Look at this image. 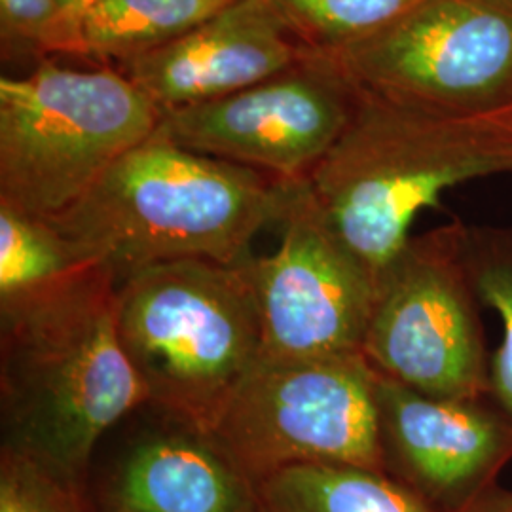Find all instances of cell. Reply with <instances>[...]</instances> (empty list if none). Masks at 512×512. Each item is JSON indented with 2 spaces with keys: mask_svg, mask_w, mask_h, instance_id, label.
I'll list each match as a JSON object with an SVG mask.
<instances>
[{
  "mask_svg": "<svg viewBox=\"0 0 512 512\" xmlns=\"http://www.w3.org/2000/svg\"><path fill=\"white\" fill-rule=\"evenodd\" d=\"M118 283L93 266L0 315V450L86 484L95 448L148 406L116 327Z\"/></svg>",
  "mask_w": 512,
  "mask_h": 512,
  "instance_id": "obj_1",
  "label": "cell"
},
{
  "mask_svg": "<svg viewBox=\"0 0 512 512\" xmlns=\"http://www.w3.org/2000/svg\"><path fill=\"white\" fill-rule=\"evenodd\" d=\"M296 186L188 150L156 129L50 220L120 285L175 260L245 264L256 236L285 217Z\"/></svg>",
  "mask_w": 512,
  "mask_h": 512,
  "instance_id": "obj_2",
  "label": "cell"
},
{
  "mask_svg": "<svg viewBox=\"0 0 512 512\" xmlns=\"http://www.w3.org/2000/svg\"><path fill=\"white\" fill-rule=\"evenodd\" d=\"M512 175V110L461 116L359 86L348 126L310 177L332 228L376 281L448 188Z\"/></svg>",
  "mask_w": 512,
  "mask_h": 512,
  "instance_id": "obj_3",
  "label": "cell"
},
{
  "mask_svg": "<svg viewBox=\"0 0 512 512\" xmlns=\"http://www.w3.org/2000/svg\"><path fill=\"white\" fill-rule=\"evenodd\" d=\"M116 327L148 406L202 435L262 355L245 264L175 260L137 272L118 285Z\"/></svg>",
  "mask_w": 512,
  "mask_h": 512,
  "instance_id": "obj_4",
  "label": "cell"
},
{
  "mask_svg": "<svg viewBox=\"0 0 512 512\" xmlns=\"http://www.w3.org/2000/svg\"><path fill=\"white\" fill-rule=\"evenodd\" d=\"M162 112L110 65L74 69L44 59L0 78V203L55 217L80 200Z\"/></svg>",
  "mask_w": 512,
  "mask_h": 512,
  "instance_id": "obj_5",
  "label": "cell"
},
{
  "mask_svg": "<svg viewBox=\"0 0 512 512\" xmlns=\"http://www.w3.org/2000/svg\"><path fill=\"white\" fill-rule=\"evenodd\" d=\"M207 437L256 484L304 463L385 471L376 372L363 353H262Z\"/></svg>",
  "mask_w": 512,
  "mask_h": 512,
  "instance_id": "obj_6",
  "label": "cell"
},
{
  "mask_svg": "<svg viewBox=\"0 0 512 512\" xmlns=\"http://www.w3.org/2000/svg\"><path fill=\"white\" fill-rule=\"evenodd\" d=\"M454 220L406 241L384 274L361 353L380 376L429 397H492L486 334Z\"/></svg>",
  "mask_w": 512,
  "mask_h": 512,
  "instance_id": "obj_7",
  "label": "cell"
},
{
  "mask_svg": "<svg viewBox=\"0 0 512 512\" xmlns=\"http://www.w3.org/2000/svg\"><path fill=\"white\" fill-rule=\"evenodd\" d=\"M334 57L361 88L423 109L512 110V10L495 0H420Z\"/></svg>",
  "mask_w": 512,
  "mask_h": 512,
  "instance_id": "obj_8",
  "label": "cell"
},
{
  "mask_svg": "<svg viewBox=\"0 0 512 512\" xmlns=\"http://www.w3.org/2000/svg\"><path fill=\"white\" fill-rule=\"evenodd\" d=\"M357 99L359 84L334 55L306 52L245 90L164 112L158 129L188 150L302 184L348 126Z\"/></svg>",
  "mask_w": 512,
  "mask_h": 512,
  "instance_id": "obj_9",
  "label": "cell"
},
{
  "mask_svg": "<svg viewBox=\"0 0 512 512\" xmlns=\"http://www.w3.org/2000/svg\"><path fill=\"white\" fill-rule=\"evenodd\" d=\"M279 228L275 251L245 262L260 313L262 353H361L378 281L332 228L310 183L296 186Z\"/></svg>",
  "mask_w": 512,
  "mask_h": 512,
  "instance_id": "obj_10",
  "label": "cell"
},
{
  "mask_svg": "<svg viewBox=\"0 0 512 512\" xmlns=\"http://www.w3.org/2000/svg\"><path fill=\"white\" fill-rule=\"evenodd\" d=\"M385 471L440 512H469L512 458V421L494 399L454 401L376 374Z\"/></svg>",
  "mask_w": 512,
  "mask_h": 512,
  "instance_id": "obj_11",
  "label": "cell"
},
{
  "mask_svg": "<svg viewBox=\"0 0 512 512\" xmlns=\"http://www.w3.org/2000/svg\"><path fill=\"white\" fill-rule=\"evenodd\" d=\"M306 52L268 0H234L183 37L116 69L164 114L245 90Z\"/></svg>",
  "mask_w": 512,
  "mask_h": 512,
  "instance_id": "obj_12",
  "label": "cell"
},
{
  "mask_svg": "<svg viewBox=\"0 0 512 512\" xmlns=\"http://www.w3.org/2000/svg\"><path fill=\"white\" fill-rule=\"evenodd\" d=\"M103 512H266L258 484L211 437L171 423L135 440L112 471Z\"/></svg>",
  "mask_w": 512,
  "mask_h": 512,
  "instance_id": "obj_13",
  "label": "cell"
},
{
  "mask_svg": "<svg viewBox=\"0 0 512 512\" xmlns=\"http://www.w3.org/2000/svg\"><path fill=\"white\" fill-rule=\"evenodd\" d=\"M266 512H440L387 471L304 463L258 482Z\"/></svg>",
  "mask_w": 512,
  "mask_h": 512,
  "instance_id": "obj_14",
  "label": "cell"
},
{
  "mask_svg": "<svg viewBox=\"0 0 512 512\" xmlns=\"http://www.w3.org/2000/svg\"><path fill=\"white\" fill-rule=\"evenodd\" d=\"M93 266L52 220L0 203V315L54 293Z\"/></svg>",
  "mask_w": 512,
  "mask_h": 512,
  "instance_id": "obj_15",
  "label": "cell"
},
{
  "mask_svg": "<svg viewBox=\"0 0 512 512\" xmlns=\"http://www.w3.org/2000/svg\"><path fill=\"white\" fill-rule=\"evenodd\" d=\"M234 0H105L82 29L78 57L122 67L183 37Z\"/></svg>",
  "mask_w": 512,
  "mask_h": 512,
  "instance_id": "obj_16",
  "label": "cell"
},
{
  "mask_svg": "<svg viewBox=\"0 0 512 512\" xmlns=\"http://www.w3.org/2000/svg\"><path fill=\"white\" fill-rule=\"evenodd\" d=\"M420 0H268L306 50L336 55L374 37Z\"/></svg>",
  "mask_w": 512,
  "mask_h": 512,
  "instance_id": "obj_17",
  "label": "cell"
},
{
  "mask_svg": "<svg viewBox=\"0 0 512 512\" xmlns=\"http://www.w3.org/2000/svg\"><path fill=\"white\" fill-rule=\"evenodd\" d=\"M465 260L482 304L497 311L501 346L492 355L494 403L512 421V226H469L463 232Z\"/></svg>",
  "mask_w": 512,
  "mask_h": 512,
  "instance_id": "obj_18",
  "label": "cell"
},
{
  "mask_svg": "<svg viewBox=\"0 0 512 512\" xmlns=\"http://www.w3.org/2000/svg\"><path fill=\"white\" fill-rule=\"evenodd\" d=\"M0 512H99L86 484L57 475L38 461L0 450Z\"/></svg>",
  "mask_w": 512,
  "mask_h": 512,
  "instance_id": "obj_19",
  "label": "cell"
},
{
  "mask_svg": "<svg viewBox=\"0 0 512 512\" xmlns=\"http://www.w3.org/2000/svg\"><path fill=\"white\" fill-rule=\"evenodd\" d=\"M57 23L55 0H0L2 59H54Z\"/></svg>",
  "mask_w": 512,
  "mask_h": 512,
  "instance_id": "obj_20",
  "label": "cell"
},
{
  "mask_svg": "<svg viewBox=\"0 0 512 512\" xmlns=\"http://www.w3.org/2000/svg\"><path fill=\"white\" fill-rule=\"evenodd\" d=\"M105 0H55L59 23L55 38V57L57 55H76L80 52L82 29L93 12Z\"/></svg>",
  "mask_w": 512,
  "mask_h": 512,
  "instance_id": "obj_21",
  "label": "cell"
},
{
  "mask_svg": "<svg viewBox=\"0 0 512 512\" xmlns=\"http://www.w3.org/2000/svg\"><path fill=\"white\" fill-rule=\"evenodd\" d=\"M469 512H512V494L490 495L480 499Z\"/></svg>",
  "mask_w": 512,
  "mask_h": 512,
  "instance_id": "obj_22",
  "label": "cell"
},
{
  "mask_svg": "<svg viewBox=\"0 0 512 512\" xmlns=\"http://www.w3.org/2000/svg\"><path fill=\"white\" fill-rule=\"evenodd\" d=\"M495 2H499V4H503V6H507L509 10H512V0H495Z\"/></svg>",
  "mask_w": 512,
  "mask_h": 512,
  "instance_id": "obj_23",
  "label": "cell"
}]
</instances>
